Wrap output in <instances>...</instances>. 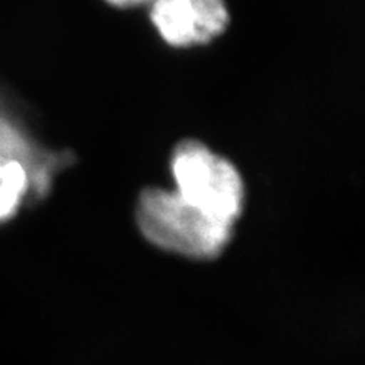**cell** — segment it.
Returning a JSON list of instances; mask_svg holds the SVG:
<instances>
[{"mask_svg":"<svg viewBox=\"0 0 365 365\" xmlns=\"http://www.w3.org/2000/svg\"><path fill=\"white\" fill-rule=\"evenodd\" d=\"M135 222L153 245L192 259L220 256L230 244L233 225L192 207L175 190L146 187L135 205Z\"/></svg>","mask_w":365,"mask_h":365,"instance_id":"1","label":"cell"},{"mask_svg":"<svg viewBox=\"0 0 365 365\" xmlns=\"http://www.w3.org/2000/svg\"><path fill=\"white\" fill-rule=\"evenodd\" d=\"M175 192L209 218L233 225L245 201L244 180L235 165L198 140L180 142L170 158Z\"/></svg>","mask_w":365,"mask_h":365,"instance_id":"2","label":"cell"},{"mask_svg":"<svg viewBox=\"0 0 365 365\" xmlns=\"http://www.w3.org/2000/svg\"><path fill=\"white\" fill-rule=\"evenodd\" d=\"M150 17L160 37L174 48L207 44L230 23L224 0H153Z\"/></svg>","mask_w":365,"mask_h":365,"instance_id":"3","label":"cell"},{"mask_svg":"<svg viewBox=\"0 0 365 365\" xmlns=\"http://www.w3.org/2000/svg\"><path fill=\"white\" fill-rule=\"evenodd\" d=\"M66 160L63 154L40 145L13 98L0 87V163L25 165L41 200L49 193L53 177L60 173Z\"/></svg>","mask_w":365,"mask_h":365,"instance_id":"4","label":"cell"},{"mask_svg":"<svg viewBox=\"0 0 365 365\" xmlns=\"http://www.w3.org/2000/svg\"><path fill=\"white\" fill-rule=\"evenodd\" d=\"M106 2L114 8H120V9H127L133 6H139L145 4L146 0H106Z\"/></svg>","mask_w":365,"mask_h":365,"instance_id":"5","label":"cell"}]
</instances>
